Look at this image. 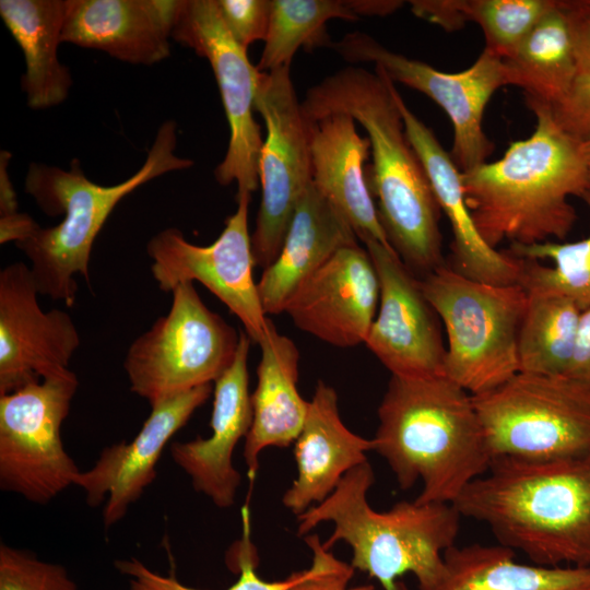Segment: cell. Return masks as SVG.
Wrapping results in <instances>:
<instances>
[{"mask_svg": "<svg viewBox=\"0 0 590 590\" xmlns=\"http://www.w3.org/2000/svg\"><path fill=\"white\" fill-rule=\"evenodd\" d=\"M172 38L205 58L216 80L229 126L226 154L214 169L222 186L237 185L236 197L259 187L263 139L255 119L258 70L225 26L215 0H180Z\"/></svg>", "mask_w": 590, "mask_h": 590, "instance_id": "4fadbf2b", "label": "cell"}, {"mask_svg": "<svg viewBox=\"0 0 590 590\" xmlns=\"http://www.w3.org/2000/svg\"><path fill=\"white\" fill-rule=\"evenodd\" d=\"M580 199L590 210V188ZM507 251L522 259L519 284L526 291L562 295L580 310L590 308V234L570 243L511 244Z\"/></svg>", "mask_w": 590, "mask_h": 590, "instance_id": "f546056e", "label": "cell"}, {"mask_svg": "<svg viewBox=\"0 0 590 590\" xmlns=\"http://www.w3.org/2000/svg\"><path fill=\"white\" fill-rule=\"evenodd\" d=\"M357 245L347 220L311 181L297 203L282 248L257 283L266 315L284 312L296 290L339 249Z\"/></svg>", "mask_w": 590, "mask_h": 590, "instance_id": "cb8c5ba5", "label": "cell"}, {"mask_svg": "<svg viewBox=\"0 0 590 590\" xmlns=\"http://www.w3.org/2000/svg\"><path fill=\"white\" fill-rule=\"evenodd\" d=\"M394 82L378 67L349 66L308 88L300 102L307 122L333 113L353 117L367 132L373 165L367 184L388 241L416 275L445 264L440 208L408 140Z\"/></svg>", "mask_w": 590, "mask_h": 590, "instance_id": "6da1fadb", "label": "cell"}, {"mask_svg": "<svg viewBox=\"0 0 590 590\" xmlns=\"http://www.w3.org/2000/svg\"><path fill=\"white\" fill-rule=\"evenodd\" d=\"M250 200L249 194L236 197V211L212 244H191L181 231L168 227L149 240L146 252L153 279L162 291L172 292L185 282L201 283L239 319L251 342L259 344L271 319L267 318L253 280Z\"/></svg>", "mask_w": 590, "mask_h": 590, "instance_id": "5bb4252c", "label": "cell"}, {"mask_svg": "<svg viewBox=\"0 0 590 590\" xmlns=\"http://www.w3.org/2000/svg\"><path fill=\"white\" fill-rule=\"evenodd\" d=\"M179 4L180 0H67L61 42L152 66L170 55Z\"/></svg>", "mask_w": 590, "mask_h": 590, "instance_id": "44dd1931", "label": "cell"}, {"mask_svg": "<svg viewBox=\"0 0 590 590\" xmlns=\"http://www.w3.org/2000/svg\"><path fill=\"white\" fill-rule=\"evenodd\" d=\"M516 552L498 545L451 546L445 573L434 590H590V567H548L516 562Z\"/></svg>", "mask_w": 590, "mask_h": 590, "instance_id": "4316f807", "label": "cell"}, {"mask_svg": "<svg viewBox=\"0 0 590 590\" xmlns=\"http://www.w3.org/2000/svg\"><path fill=\"white\" fill-rule=\"evenodd\" d=\"M220 15L233 38L247 50L266 39L271 0H215Z\"/></svg>", "mask_w": 590, "mask_h": 590, "instance_id": "d590c367", "label": "cell"}, {"mask_svg": "<svg viewBox=\"0 0 590 590\" xmlns=\"http://www.w3.org/2000/svg\"><path fill=\"white\" fill-rule=\"evenodd\" d=\"M379 279V308L365 345L396 376L444 375L446 346L439 317L421 279L391 247L364 241Z\"/></svg>", "mask_w": 590, "mask_h": 590, "instance_id": "9a60e30c", "label": "cell"}, {"mask_svg": "<svg viewBox=\"0 0 590 590\" xmlns=\"http://www.w3.org/2000/svg\"><path fill=\"white\" fill-rule=\"evenodd\" d=\"M375 482L369 462L347 472L321 503L297 516V533L306 535L322 522H332L323 542L331 548L345 542L351 565L375 578L384 590H406L398 578L411 573L420 590H434L445 573V552L455 545L461 515L453 504L399 502L387 511L369 505Z\"/></svg>", "mask_w": 590, "mask_h": 590, "instance_id": "5b68a950", "label": "cell"}, {"mask_svg": "<svg viewBox=\"0 0 590 590\" xmlns=\"http://www.w3.org/2000/svg\"><path fill=\"white\" fill-rule=\"evenodd\" d=\"M261 358L257 386L250 394L252 422L245 438L244 458L252 482L259 456L269 447H287L299 435L309 408L297 389L299 352L295 343L278 332L270 320L259 343Z\"/></svg>", "mask_w": 590, "mask_h": 590, "instance_id": "d4e9b609", "label": "cell"}, {"mask_svg": "<svg viewBox=\"0 0 590 590\" xmlns=\"http://www.w3.org/2000/svg\"><path fill=\"white\" fill-rule=\"evenodd\" d=\"M211 393L212 384H206L152 405L131 441L105 447L93 467L79 473L74 485L85 492L87 505L95 508L105 502L106 529L119 522L153 483L164 448Z\"/></svg>", "mask_w": 590, "mask_h": 590, "instance_id": "e0dca14e", "label": "cell"}, {"mask_svg": "<svg viewBox=\"0 0 590 590\" xmlns=\"http://www.w3.org/2000/svg\"><path fill=\"white\" fill-rule=\"evenodd\" d=\"M76 375L62 373L0 396V487L45 505L81 472L66 451L61 425L76 392Z\"/></svg>", "mask_w": 590, "mask_h": 590, "instance_id": "30bf717a", "label": "cell"}, {"mask_svg": "<svg viewBox=\"0 0 590 590\" xmlns=\"http://www.w3.org/2000/svg\"><path fill=\"white\" fill-rule=\"evenodd\" d=\"M353 13L359 15H387L402 7L397 0H347Z\"/></svg>", "mask_w": 590, "mask_h": 590, "instance_id": "7bdbcfd3", "label": "cell"}, {"mask_svg": "<svg viewBox=\"0 0 590 590\" xmlns=\"http://www.w3.org/2000/svg\"><path fill=\"white\" fill-rule=\"evenodd\" d=\"M552 111L570 135L580 141L590 138V67L578 69L567 95Z\"/></svg>", "mask_w": 590, "mask_h": 590, "instance_id": "8d00e7d4", "label": "cell"}, {"mask_svg": "<svg viewBox=\"0 0 590 590\" xmlns=\"http://www.w3.org/2000/svg\"><path fill=\"white\" fill-rule=\"evenodd\" d=\"M177 126L164 121L148 152L143 165L126 180L98 185L86 177L74 158L68 170L32 162L24 189L48 216L62 215L60 223L38 226L27 238L15 243L31 261V271L40 295L75 303L81 274L88 282V263L94 240L116 205L129 193L169 172L187 169L193 161L175 154Z\"/></svg>", "mask_w": 590, "mask_h": 590, "instance_id": "8992f818", "label": "cell"}, {"mask_svg": "<svg viewBox=\"0 0 590 590\" xmlns=\"http://www.w3.org/2000/svg\"><path fill=\"white\" fill-rule=\"evenodd\" d=\"M294 442L297 476L282 503L296 516L323 502L347 472L368 461L366 452L375 448L374 439L345 426L338 394L322 380L316 386L304 426Z\"/></svg>", "mask_w": 590, "mask_h": 590, "instance_id": "603a6c76", "label": "cell"}, {"mask_svg": "<svg viewBox=\"0 0 590 590\" xmlns=\"http://www.w3.org/2000/svg\"><path fill=\"white\" fill-rule=\"evenodd\" d=\"M505 60L508 85L523 91L526 103L555 108L578 72L565 0L546 13Z\"/></svg>", "mask_w": 590, "mask_h": 590, "instance_id": "83f0119b", "label": "cell"}, {"mask_svg": "<svg viewBox=\"0 0 590 590\" xmlns=\"http://www.w3.org/2000/svg\"><path fill=\"white\" fill-rule=\"evenodd\" d=\"M243 527L244 535L236 548L239 577L225 590H286L302 577L303 570L295 571L283 580H263L256 573L257 554L250 540V517L247 507L243 509ZM115 567L128 576L130 590H201L181 583L174 575L162 576L134 557L117 559Z\"/></svg>", "mask_w": 590, "mask_h": 590, "instance_id": "d6a6232c", "label": "cell"}, {"mask_svg": "<svg viewBox=\"0 0 590 590\" xmlns=\"http://www.w3.org/2000/svg\"><path fill=\"white\" fill-rule=\"evenodd\" d=\"M527 294L518 338L519 371L566 376L582 310L562 295L533 291Z\"/></svg>", "mask_w": 590, "mask_h": 590, "instance_id": "f1b7e54d", "label": "cell"}, {"mask_svg": "<svg viewBox=\"0 0 590 590\" xmlns=\"http://www.w3.org/2000/svg\"><path fill=\"white\" fill-rule=\"evenodd\" d=\"M169 311L129 346L130 390L150 405L214 382L232 364L239 333L210 310L192 282L173 291Z\"/></svg>", "mask_w": 590, "mask_h": 590, "instance_id": "9c48e42d", "label": "cell"}, {"mask_svg": "<svg viewBox=\"0 0 590 590\" xmlns=\"http://www.w3.org/2000/svg\"><path fill=\"white\" fill-rule=\"evenodd\" d=\"M566 377L590 388V308L581 312L575 352Z\"/></svg>", "mask_w": 590, "mask_h": 590, "instance_id": "ab89813d", "label": "cell"}, {"mask_svg": "<svg viewBox=\"0 0 590 590\" xmlns=\"http://www.w3.org/2000/svg\"><path fill=\"white\" fill-rule=\"evenodd\" d=\"M355 122L352 116L344 113L306 121L312 182L347 220L358 239L363 243L376 240L391 247L364 169L370 142L367 137H361Z\"/></svg>", "mask_w": 590, "mask_h": 590, "instance_id": "7402d4cb", "label": "cell"}, {"mask_svg": "<svg viewBox=\"0 0 590 590\" xmlns=\"http://www.w3.org/2000/svg\"><path fill=\"white\" fill-rule=\"evenodd\" d=\"M578 69L590 67V0H565Z\"/></svg>", "mask_w": 590, "mask_h": 590, "instance_id": "74e56055", "label": "cell"}, {"mask_svg": "<svg viewBox=\"0 0 590 590\" xmlns=\"http://www.w3.org/2000/svg\"><path fill=\"white\" fill-rule=\"evenodd\" d=\"M332 48L351 63L371 62L391 81L433 99L448 116L453 130L450 156L461 173L486 162L494 150L483 130V115L493 94L508 85L505 60L485 49L468 69L442 72L420 60L389 50L363 32L344 35Z\"/></svg>", "mask_w": 590, "mask_h": 590, "instance_id": "7c38bea8", "label": "cell"}, {"mask_svg": "<svg viewBox=\"0 0 590 590\" xmlns=\"http://www.w3.org/2000/svg\"><path fill=\"white\" fill-rule=\"evenodd\" d=\"M0 156V216H7L17 212V202L7 169L11 154L2 151Z\"/></svg>", "mask_w": 590, "mask_h": 590, "instance_id": "b9f144b4", "label": "cell"}, {"mask_svg": "<svg viewBox=\"0 0 590 590\" xmlns=\"http://www.w3.org/2000/svg\"><path fill=\"white\" fill-rule=\"evenodd\" d=\"M473 401L493 459L590 456V388L569 377L518 371Z\"/></svg>", "mask_w": 590, "mask_h": 590, "instance_id": "ba28073f", "label": "cell"}, {"mask_svg": "<svg viewBox=\"0 0 590 590\" xmlns=\"http://www.w3.org/2000/svg\"><path fill=\"white\" fill-rule=\"evenodd\" d=\"M0 590H79L68 570L33 553L0 544Z\"/></svg>", "mask_w": 590, "mask_h": 590, "instance_id": "836d02e7", "label": "cell"}, {"mask_svg": "<svg viewBox=\"0 0 590 590\" xmlns=\"http://www.w3.org/2000/svg\"><path fill=\"white\" fill-rule=\"evenodd\" d=\"M250 342L247 333L240 331L232 364L214 381L210 437L198 436L170 444L174 462L190 476L194 491L204 494L219 508L235 505L241 480L233 455L252 422L247 369Z\"/></svg>", "mask_w": 590, "mask_h": 590, "instance_id": "d6986e66", "label": "cell"}, {"mask_svg": "<svg viewBox=\"0 0 590 590\" xmlns=\"http://www.w3.org/2000/svg\"><path fill=\"white\" fill-rule=\"evenodd\" d=\"M467 22L476 23L485 49L507 59L558 0H458Z\"/></svg>", "mask_w": 590, "mask_h": 590, "instance_id": "1f68e13d", "label": "cell"}, {"mask_svg": "<svg viewBox=\"0 0 590 590\" xmlns=\"http://www.w3.org/2000/svg\"><path fill=\"white\" fill-rule=\"evenodd\" d=\"M38 294L24 262L0 271V396L69 369L80 345L71 316L44 311Z\"/></svg>", "mask_w": 590, "mask_h": 590, "instance_id": "2e32d148", "label": "cell"}, {"mask_svg": "<svg viewBox=\"0 0 590 590\" xmlns=\"http://www.w3.org/2000/svg\"><path fill=\"white\" fill-rule=\"evenodd\" d=\"M255 109L267 135L258 165L261 202L251 246L255 264L266 269L278 257L297 203L312 181L308 127L290 67L258 71Z\"/></svg>", "mask_w": 590, "mask_h": 590, "instance_id": "8fae6325", "label": "cell"}, {"mask_svg": "<svg viewBox=\"0 0 590 590\" xmlns=\"http://www.w3.org/2000/svg\"><path fill=\"white\" fill-rule=\"evenodd\" d=\"M39 225L26 213L0 216V243H17L27 238Z\"/></svg>", "mask_w": 590, "mask_h": 590, "instance_id": "60d3db41", "label": "cell"}, {"mask_svg": "<svg viewBox=\"0 0 590 590\" xmlns=\"http://www.w3.org/2000/svg\"><path fill=\"white\" fill-rule=\"evenodd\" d=\"M66 12L67 0L0 1V16L25 59L21 88L31 109L61 104L73 83L58 58Z\"/></svg>", "mask_w": 590, "mask_h": 590, "instance_id": "484cf974", "label": "cell"}, {"mask_svg": "<svg viewBox=\"0 0 590 590\" xmlns=\"http://www.w3.org/2000/svg\"><path fill=\"white\" fill-rule=\"evenodd\" d=\"M375 448L418 503L453 504L492 463L473 396L445 375H391L378 408Z\"/></svg>", "mask_w": 590, "mask_h": 590, "instance_id": "277c9868", "label": "cell"}, {"mask_svg": "<svg viewBox=\"0 0 590 590\" xmlns=\"http://www.w3.org/2000/svg\"><path fill=\"white\" fill-rule=\"evenodd\" d=\"M412 12L447 31H457L467 22L458 0H412Z\"/></svg>", "mask_w": 590, "mask_h": 590, "instance_id": "f35d334b", "label": "cell"}, {"mask_svg": "<svg viewBox=\"0 0 590 590\" xmlns=\"http://www.w3.org/2000/svg\"><path fill=\"white\" fill-rule=\"evenodd\" d=\"M453 505L532 564L590 567V456L495 458Z\"/></svg>", "mask_w": 590, "mask_h": 590, "instance_id": "3957f363", "label": "cell"}, {"mask_svg": "<svg viewBox=\"0 0 590 590\" xmlns=\"http://www.w3.org/2000/svg\"><path fill=\"white\" fill-rule=\"evenodd\" d=\"M534 131L512 141L504 155L462 173L467 205L484 241L518 245L563 241L576 220L568 198L590 188L581 141L566 132L552 109L527 103Z\"/></svg>", "mask_w": 590, "mask_h": 590, "instance_id": "7a4b0ae2", "label": "cell"}, {"mask_svg": "<svg viewBox=\"0 0 590 590\" xmlns=\"http://www.w3.org/2000/svg\"><path fill=\"white\" fill-rule=\"evenodd\" d=\"M379 279L358 244L334 252L290 298L297 328L338 347L365 343L379 305Z\"/></svg>", "mask_w": 590, "mask_h": 590, "instance_id": "ac0fdd59", "label": "cell"}, {"mask_svg": "<svg viewBox=\"0 0 590 590\" xmlns=\"http://www.w3.org/2000/svg\"><path fill=\"white\" fill-rule=\"evenodd\" d=\"M447 335L444 375L472 396L519 371L518 338L528 294L521 284L465 278L445 263L421 278Z\"/></svg>", "mask_w": 590, "mask_h": 590, "instance_id": "52a82bcc", "label": "cell"}, {"mask_svg": "<svg viewBox=\"0 0 590 590\" xmlns=\"http://www.w3.org/2000/svg\"><path fill=\"white\" fill-rule=\"evenodd\" d=\"M305 542L311 551V565L286 590H375L373 585L350 587L354 568L337 558L317 534H307Z\"/></svg>", "mask_w": 590, "mask_h": 590, "instance_id": "e575fe53", "label": "cell"}, {"mask_svg": "<svg viewBox=\"0 0 590 590\" xmlns=\"http://www.w3.org/2000/svg\"><path fill=\"white\" fill-rule=\"evenodd\" d=\"M331 19L356 21L347 1L271 0L268 33L259 63L260 72L291 67L300 47L331 45L326 23Z\"/></svg>", "mask_w": 590, "mask_h": 590, "instance_id": "4dcf8cb0", "label": "cell"}, {"mask_svg": "<svg viewBox=\"0 0 590 590\" xmlns=\"http://www.w3.org/2000/svg\"><path fill=\"white\" fill-rule=\"evenodd\" d=\"M581 152L588 170L590 173V138L581 141Z\"/></svg>", "mask_w": 590, "mask_h": 590, "instance_id": "ee69618b", "label": "cell"}, {"mask_svg": "<svg viewBox=\"0 0 590 590\" xmlns=\"http://www.w3.org/2000/svg\"><path fill=\"white\" fill-rule=\"evenodd\" d=\"M409 142L432 185L440 211L451 228L449 267L459 274L494 285L519 284L522 259L488 246L480 235L467 205L462 173L434 132L406 106L396 90Z\"/></svg>", "mask_w": 590, "mask_h": 590, "instance_id": "ffe728a7", "label": "cell"}]
</instances>
